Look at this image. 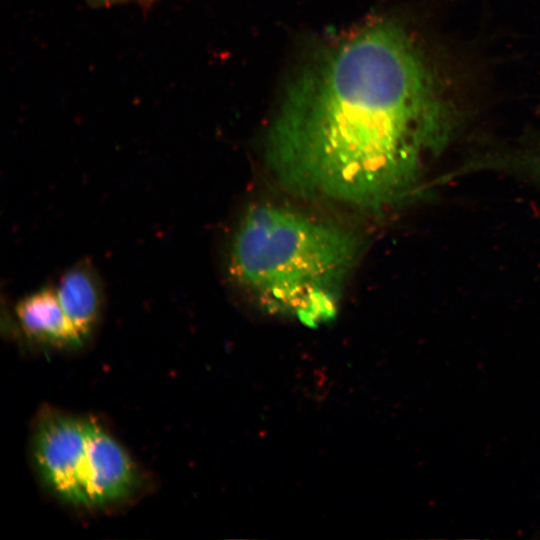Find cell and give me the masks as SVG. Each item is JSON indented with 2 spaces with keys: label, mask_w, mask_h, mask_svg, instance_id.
Wrapping results in <instances>:
<instances>
[{
  "label": "cell",
  "mask_w": 540,
  "mask_h": 540,
  "mask_svg": "<svg viewBox=\"0 0 540 540\" xmlns=\"http://www.w3.org/2000/svg\"><path fill=\"white\" fill-rule=\"evenodd\" d=\"M454 124L409 34L374 20L320 47L296 73L266 158L294 194L384 210L418 195Z\"/></svg>",
  "instance_id": "cell-1"
},
{
  "label": "cell",
  "mask_w": 540,
  "mask_h": 540,
  "mask_svg": "<svg viewBox=\"0 0 540 540\" xmlns=\"http://www.w3.org/2000/svg\"><path fill=\"white\" fill-rule=\"evenodd\" d=\"M359 252L348 231L278 204H258L240 220L227 269L263 311L318 324L334 316Z\"/></svg>",
  "instance_id": "cell-2"
},
{
  "label": "cell",
  "mask_w": 540,
  "mask_h": 540,
  "mask_svg": "<svg viewBox=\"0 0 540 540\" xmlns=\"http://www.w3.org/2000/svg\"><path fill=\"white\" fill-rule=\"evenodd\" d=\"M32 451L48 488L74 506L105 507L126 498L137 484V470L125 449L86 417L42 413Z\"/></svg>",
  "instance_id": "cell-3"
},
{
  "label": "cell",
  "mask_w": 540,
  "mask_h": 540,
  "mask_svg": "<svg viewBox=\"0 0 540 540\" xmlns=\"http://www.w3.org/2000/svg\"><path fill=\"white\" fill-rule=\"evenodd\" d=\"M16 317L32 340L61 348L77 347L85 341L67 317L55 289L45 288L26 296L16 306Z\"/></svg>",
  "instance_id": "cell-4"
},
{
  "label": "cell",
  "mask_w": 540,
  "mask_h": 540,
  "mask_svg": "<svg viewBox=\"0 0 540 540\" xmlns=\"http://www.w3.org/2000/svg\"><path fill=\"white\" fill-rule=\"evenodd\" d=\"M55 292L67 317L86 340L101 309V292L96 277L88 268H72L60 278Z\"/></svg>",
  "instance_id": "cell-5"
},
{
  "label": "cell",
  "mask_w": 540,
  "mask_h": 540,
  "mask_svg": "<svg viewBox=\"0 0 540 540\" xmlns=\"http://www.w3.org/2000/svg\"><path fill=\"white\" fill-rule=\"evenodd\" d=\"M489 165L526 173L535 180L540 181V152L518 155L509 160L492 161L489 162Z\"/></svg>",
  "instance_id": "cell-6"
},
{
  "label": "cell",
  "mask_w": 540,
  "mask_h": 540,
  "mask_svg": "<svg viewBox=\"0 0 540 540\" xmlns=\"http://www.w3.org/2000/svg\"><path fill=\"white\" fill-rule=\"evenodd\" d=\"M88 7L94 9L111 8L123 4L148 5L158 0H83Z\"/></svg>",
  "instance_id": "cell-7"
}]
</instances>
